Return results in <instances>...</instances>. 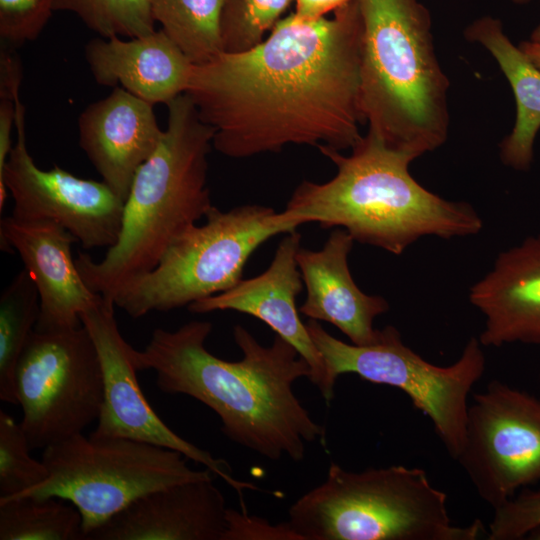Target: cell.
Here are the masks:
<instances>
[{"label":"cell","mask_w":540,"mask_h":540,"mask_svg":"<svg viewBox=\"0 0 540 540\" xmlns=\"http://www.w3.org/2000/svg\"><path fill=\"white\" fill-rule=\"evenodd\" d=\"M332 17L294 13L257 46L193 64L186 94L230 158L290 144L352 149L361 139L362 18L358 0Z\"/></svg>","instance_id":"obj_1"},{"label":"cell","mask_w":540,"mask_h":540,"mask_svg":"<svg viewBox=\"0 0 540 540\" xmlns=\"http://www.w3.org/2000/svg\"><path fill=\"white\" fill-rule=\"evenodd\" d=\"M211 331L208 321L157 328L143 350L133 348V363L138 371L153 370L162 392L188 395L213 410L232 442L269 460L302 461L305 443L325 437L293 391L296 380H310V365L279 335L264 346L239 324L233 337L242 358L226 361L207 350Z\"/></svg>","instance_id":"obj_2"},{"label":"cell","mask_w":540,"mask_h":540,"mask_svg":"<svg viewBox=\"0 0 540 540\" xmlns=\"http://www.w3.org/2000/svg\"><path fill=\"white\" fill-rule=\"evenodd\" d=\"M318 149L337 173L324 183L303 181L294 190L280 213L296 228L312 222L341 227L354 241L401 255L421 237H464L483 227L470 204L424 188L409 171L415 158L388 148L369 130L348 156Z\"/></svg>","instance_id":"obj_3"},{"label":"cell","mask_w":540,"mask_h":540,"mask_svg":"<svg viewBox=\"0 0 540 540\" xmlns=\"http://www.w3.org/2000/svg\"><path fill=\"white\" fill-rule=\"evenodd\" d=\"M167 107L162 140L136 172L124 202L117 242L101 261L84 253L75 259L86 285L110 301L128 281L151 271L169 246L213 207L207 173L215 130L200 118L186 93Z\"/></svg>","instance_id":"obj_4"},{"label":"cell","mask_w":540,"mask_h":540,"mask_svg":"<svg viewBox=\"0 0 540 540\" xmlns=\"http://www.w3.org/2000/svg\"><path fill=\"white\" fill-rule=\"evenodd\" d=\"M362 18L359 105L369 131L415 159L448 137L447 75L419 0H358Z\"/></svg>","instance_id":"obj_5"},{"label":"cell","mask_w":540,"mask_h":540,"mask_svg":"<svg viewBox=\"0 0 540 540\" xmlns=\"http://www.w3.org/2000/svg\"><path fill=\"white\" fill-rule=\"evenodd\" d=\"M301 540H478L480 519L452 523L447 495L425 470L392 465L349 471L332 462L325 481L289 509Z\"/></svg>","instance_id":"obj_6"},{"label":"cell","mask_w":540,"mask_h":540,"mask_svg":"<svg viewBox=\"0 0 540 540\" xmlns=\"http://www.w3.org/2000/svg\"><path fill=\"white\" fill-rule=\"evenodd\" d=\"M201 226H191L149 272L124 284L115 306L130 317L167 312L233 288L255 250L271 237L297 228L274 209L246 204L228 211L213 206Z\"/></svg>","instance_id":"obj_7"},{"label":"cell","mask_w":540,"mask_h":540,"mask_svg":"<svg viewBox=\"0 0 540 540\" xmlns=\"http://www.w3.org/2000/svg\"><path fill=\"white\" fill-rule=\"evenodd\" d=\"M186 459L178 451L147 442L79 433L44 448L41 461L49 471L47 479L17 496L71 502L81 513L86 540L87 533L140 496L213 476L208 468L191 469Z\"/></svg>","instance_id":"obj_8"},{"label":"cell","mask_w":540,"mask_h":540,"mask_svg":"<svg viewBox=\"0 0 540 540\" xmlns=\"http://www.w3.org/2000/svg\"><path fill=\"white\" fill-rule=\"evenodd\" d=\"M306 327L332 386L340 375L353 373L366 381L398 388L430 419L449 455L458 458L466 439L468 396L485 371L486 359L478 338L469 339L455 363L442 367L406 346L392 325L378 329L377 338L362 346L337 339L316 320L309 319Z\"/></svg>","instance_id":"obj_9"},{"label":"cell","mask_w":540,"mask_h":540,"mask_svg":"<svg viewBox=\"0 0 540 540\" xmlns=\"http://www.w3.org/2000/svg\"><path fill=\"white\" fill-rule=\"evenodd\" d=\"M15 387L31 450L83 433L103 402L101 362L86 327L34 330L19 357Z\"/></svg>","instance_id":"obj_10"},{"label":"cell","mask_w":540,"mask_h":540,"mask_svg":"<svg viewBox=\"0 0 540 540\" xmlns=\"http://www.w3.org/2000/svg\"><path fill=\"white\" fill-rule=\"evenodd\" d=\"M492 509L540 482V398L499 380L473 395L456 459Z\"/></svg>","instance_id":"obj_11"},{"label":"cell","mask_w":540,"mask_h":540,"mask_svg":"<svg viewBox=\"0 0 540 540\" xmlns=\"http://www.w3.org/2000/svg\"><path fill=\"white\" fill-rule=\"evenodd\" d=\"M15 103L16 142L0 173V211L10 192L15 218L53 221L85 249L112 247L125 201L103 181L79 178L58 166L39 168L27 147L25 107L20 97Z\"/></svg>","instance_id":"obj_12"},{"label":"cell","mask_w":540,"mask_h":540,"mask_svg":"<svg viewBox=\"0 0 540 540\" xmlns=\"http://www.w3.org/2000/svg\"><path fill=\"white\" fill-rule=\"evenodd\" d=\"M114 308L115 304L103 297L81 314L82 324L95 343L103 374V402L92 433L130 438L178 451L221 477L237 491L241 505H244L243 490L258 488L235 479L225 460L213 457L177 435L149 405L137 380L133 347L120 333Z\"/></svg>","instance_id":"obj_13"},{"label":"cell","mask_w":540,"mask_h":540,"mask_svg":"<svg viewBox=\"0 0 540 540\" xmlns=\"http://www.w3.org/2000/svg\"><path fill=\"white\" fill-rule=\"evenodd\" d=\"M296 230L285 233L269 267L260 275L242 279L233 288L187 307L192 313L237 311L266 323L307 361L312 370L310 381L329 404L335 387L328 380L324 360L296 307V297L304 285L296 259L301 234Z\"/></svg>","instance_id":"obj_14"},{"label":"cell","mask_w":540,"mask_h":540,"mask_svg":"<svg viewBox=\"0 0 540 540\" xmlns=\"http://www.w3.org/2000/svg\"><path fill=\"white\" fill-rule=\"evenodd\" d=\"M1 249L17 252L40 297L35 330H67L82 326L81 314L103 298L81 277L71 246L77 240L50 220H24L10 215L0 222Z\"/></svg>","instance_id":"obj_15"},{"label":"cell","mask_w":540,"mask_h":540,"mask_svg":"<svg viewBox=\"0 0 540 540\" xmlns=\"http://www.w3.org/2000/svg\"><path fill=\"white\" fill-rule=\"evenodd\" d=\"M227 507L213 476L146 493L86 540H223Z\"/></svg>","instance_id":"obj_16"},{"label":"cell","mask_w":540,"mask_h":540,"mask_svg":"<svg viewBox=\"0 0 540 540\" xmlns=\"http://www.w3.org/2000/svg\"><path fill=\"white\" fill-rule=\"evenodd\" d=\"M154 105L121 87L89 104L79 115V145L120 198L126 200L140 166L159 146L164 131Z\"/></svg>","instance_id":"obj_17"},{"label":"cell","mask_w":540,"mask_h":540,"mask_svg":"<svg viewBox=\"0 0 540 540\" xmlns=\"http://www.w3.org/2000/svg\"><path fill=\"white\" fill-rule=\"evenodd\" d=\"M469 301L485 318L482 346H540V235L501 252Z\"/></svg>","instance_id":"obj_18"},{"label":"cell","mask_w":540,"mask_h":540,"mask_svg":"<svg viewBox=\"0 0 540 540\" xmlns=\"http://www.w3.org/2000/svg\"><path fill=\"white\" fill-rule=\"evenodd\" d=\"M353 243L346 230L337 228L320 250L299 249L296 259L306 288L299 312L331 323L352 344L362 346L377 338L373 322L389 310V303L380 295L364 293L354 282L348 266Z\"/></svg>","instance_id":"obj_19"},{"label":"cell","mask_w":540,"mask_h":540,"mask_svg":"<svg viewBox=\"0 0 540 540\" xmlns=\"http://www.w3.org/2000/svg\"><path fill=\"white\" fill-rule=\"evenodd\" d=\"M84 56L98 85L121 87L152 105L185 93L193 66L161 29L135 38H94Z\"/></svg>","instance_id":"obj_20"},{"label":"cell","mask_w":540,"mask_h":540,"mask_svg":"<svg viewBox=\"0 0 540 540\" xmlns=\"http://www.w3.org/2000/svg\"><path fill=\"white\" fill-rule=\"evenodd\" d=\"M464 37L489 51L512 88L516 120L500 143V158L506 166L526 171L540 129V69L512 43L498 18L483 16L474 20L464 30Z\"/></svg>","instance_id":"obj_21"},{"label":"cell","mask_w":540,"mask_h":540,"mask_svg":"<svg viewBox=\"0 0 540 540\" xmlns=\"http://www.w3.org/2000/svg\"><path fill=\"white\" fill-rule=\"evenodd\" d=\"M85 540L82 516L59 497L0 498V540Z\"/></svg>","instance_id":"obj_22"},{"label":"cell","mask_w":540,"mask_h":540,"mask_svg":"<svg viewBox=\"0 0 540 540\" xmlns=\"http://www.w3.org/2000/svg\"><path fill=\"white\" fill-rule=\"evenodd\" d=\"M40 297L24 268L11 280L0 297V399L18 404L15 371L19 357L35 330Z\"/></svg>","instance_id":"obj_23"},{"label":"cell","mask_w":540,"mask_h":540,"mask_svg":"<svg viewBox=\"0 0 540 540\" xmlns=\"http://www.w3.org/2000/svg\"><path fill=\"white\" fill-rule=\"evenodd\" d=\"M153 18L193 64L221 52L223 0H148Z\"/></svg>","instance_id":"obj_24"},{"label":"cell","mask_w":540,"mask_h":540,"mask_svg":"<svg viewBox=\"0 0 540 540\" xmlns=\"http://www.w3.org/2000/svg\"><path fill=\"white\" fill-rule=\"evenodd\" d=\"M54 10L74 13L103 38H135L156 30L148 0H54Z\"/></svg>","instance_id":"obj_25"},{"label":"cell","mask_w":540,"mask_h":540,"mask_svg":"<svg viewBox=\"0 0 540 540\" xmlns=\"http://www.w3.org/2000/svg\"><path fill=\"white\" fill-rule=\"evenodd\" d=\"M293 0H223L219 34L221 52L240 53L264 39Z\"/></svg>","instance_id":"obj_26"},{"label":"cell","mask_w":540,"mask_h":540,"mask_svg":"<svg viewBox=\"0 0 540 540\" xmlns=\"http://www.w3.org/2000/svg\"><path fill=\"white\" fill-rule=\"evenodd\" d=\"M30 450L21 424L0 410V498L20 495L47 479L46 465Z\"/></svg>","instance_id":"obj_27"},{"label":"cell","mask_w":540,"mask_h":540,"mask_svg":"<svg viewBox=\"0 0 540 540\" xmlns=\"http://www.w3.org/2000/svg\"><path fill=\"white\" fill-rule=\"evenodd\" d=\"M488 540H521L540 525V486L526 487L493 509Z\"/></svg>","instance_id":"obj_28"},{"label":"cell","mask_w":540,"mask_h":540,"mask_svg":"<svg viewBox=\"0 0 540 540\" xmlns=\"http://www.w3.org/2000/svg\"><path fill=\"white\" fill-rule=\"evenodd\" d=\"M54 10V0H0V38L20 47L35 40Z\"/></svg>","instance_id":"obj_29"},{"label":"cell","mask_w":540,"mask_h":540,"mask_svg":"<svg viewBox=\"0 0 540 540\" xmlns=\"http://www.w3.org/2000/svg\"><path fill=\"white\" fill-rule=\"evenodd\" d=\"M227 526L223 540H301L289 523L272 525L268 520L250 516L247 511L227 508Z\"/></svg>","instance_id":"obj_30"},{"label":"cell","mask_w":540,"mask_h":540,"mask_svg":"<svg viewBox=\"0 0 540 540\" xmlns=\"http://www.w3.org/2000/svg\"><path fill=\"white\" fill-rule=\"evenodd\" d=\"M14 47L2 42L0 45V100L15 102L20 97L23 67Z\"/></svg>","instance_id":"obj_31"},{"label":"cell","mask_w":540,"mask_h":540,"mask_svg":"<svg viewBox=\"0 0 540 540\" xmlns=\"http://www.w3.org/2000/svg\"><path fill=\"white\" fill-rule=\"evenodd\" d=\"M16 103L0 100V173L12 149V130L15 127Z\"/></svg>","instance_id":"obj_32"},{"label":"cell","mask_w":540,"mask_h":540,"mask_svg":"<svg viewBox=\"0 0 540 540\" xmlns=\"http://www.w3.org/2000/svg\"><path fill=\"white\" fill-rule=\"evenodd\" d=\"M350 0H295L294 14L301 19L311 20L325 16L335 11Z\"/></svg>","instance_id":"obj_33"},{"label":"cell","mask_w":540,"mask_h":540,"mask_svg":"<svg viewBox=\"0 0 540 540\" xmlns=\"http://www.w3.org/2000/svg\"><path fill=\"white\" fill-rule=\"evenodd\" d=\"M518 47L524 53V55L538 68L540 69V43L533 41H523Z\"/></svg>","instance_id":"obj_34"},{"label":"cell","mask_w":540,"mask_h":540,"mask_svg":"<svg viewBox=\"0 0 540 540\" xmlns=\"http://www.w3.org/2000/svg\"><path fill=\"white\" fill-rule=\"evenodd\" d=\"M530 40L540 43V23L531 32Z\"/></svg>","instance_id":"obj_35"},{"label":"cell","mask_w":540,"mask_h":540,"mask_svg":"<svg viewBox=\"0 0 540 540\" xmlns=\"http://www.w3.org/2000/svg\"><path fill=\"white\" fill-rule=\"evenodd\" d=\"M529 540H540V525L534 528L526 537Z\"/></svg>","instance_id":"obj_36"},{"label":"cell","mask_w":540,"mask_h":540,"mask_svg":"<svg viewBox=\"0 0 540 540\" xmlns=\"http://www.w3.org/2000/svg\"><path fill=\"white\" fill-rule=\"evenodd\" d=\"M510 1L513 2L514 4L524 5L531 2L532 0H510Z\"/></svg>","instance_id":"obj_37"}]
</instances>
